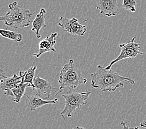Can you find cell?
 <instances>
[{
	"mask_svg": "<svg viewBox=\"0 0 146 129\" xmlns=\"http://www.w3.org/2000/svg\"><path fill=\"white\" fill-rule=\"evenodd\" d=\"M36 68H37V67L35 65H33L32 67H30L29 69H27L26 71V75L24 77V83L31 85L33 90L34 89V76H35Z\"/></svg>",
	"mask_w": 146,
	"mask_h": 129,
	"instance_id": "obj_15",
	"label": "cell"
},
{
	"mask_svg": "<svg viewBox=\"0 0 146 129\" xmlns=\"http://www.w3.org/2000/svg\"><path fill=\"white\" fill-rule=\"evenodd\" d=\"M27 99L26 101V104L27 107H29L31 111L36 110L38 108L41 107L44 105L48 104H56L58 103V99H55L54 100H44L40 98V97L35 96H26Z\"/></svg>",
	"mask_w": 146,
	"mask_h": 129,
	"instance_id": "obj_11",
	"label": "cell"
},
{
	"mask_svg": "<svg viewBox=\"0 0 146 129\" xmlns=\"http://www.w3.org/2000/svg\"><path fill=\"white\" fill-rule=\"evenodd\" d=\"M0 33H1L3 37L6 38V39L15 41L16 42H21L23 39L22 34L15 32V31L0 29Z\"/></svg>",
	"mask_w": 146,
	"mask_h": 129,
	"instance_id": "obj_14",
	"label": "cell"
},
{
	"mask_svg": "<svg viewBox=\"0 0 146 129\" xmlns=\"http://www.w3.org/2000/svg\"><path fill=\"white\" fill-rule=\"evenodd\" d=\"M91 91L73 92L69 91L66 95H62L65 99V107L60 113L61 117L65 120V117H71L76 110L80 109L87 103V100Z\"/></svg>",
	"mask_w": 146,
	"mask_h": 129,
	"instance_id": "obj_4",
	"label": "cell"
},
{
	"mask_svg": "<svg viewBox=\"0 0 146 129\" xmlns=\"http://www.w3.org/2000/svg\"><path fill=\"white\" fill-rule=\"evenodd\" d=\"M141 127H143V128H146V120H143L141 123Z\"/></svg>",
	"mask_w": 146,
	"mask_h": 129,
	"instance_id": "obj_18",
	"label": "cell"
},
{
	"mask_svg": "<svg viewBox=\"0 0 146 129\" xmlns=\"http://www.w3.org/2000/svg\"><path fill=\"white\" fill-rule=\"evenodd\" d=\"M135 6H136V1L135 0H123L122 7L128 11L135 12L136 11Z\"/></svg>",
	"mask_w": 146,
	"mask_h": 129,
	"instance_id": "obj_16",
	"label": "cell"
},
{
	"mask_svg": "<svg viewBox=\"0 0 146 129\" xmlns=\"http://www.w3.org/2000/svg\"><path fill=\"white\" fill-rule=\"evenodd\" d=\"M8 8L9 11L0 17V21H4L8 27L15 30L29 26L33 22H31L33 14L30 13L29 9L21 8L16 1L9 4Z\"/></svg>",
	"mask_w": 146,
	"mask_h": 129,
	"instance_id": "obj_2",
	"label": "cell"
},
{
	"mask_svg": "<svg viewBox=\"0 0 146 129\" xmlns=\"http://www.w3.org/2000/svg\"><path fill=\"white\" fill-rule=\"evenodd\" d=\"M72 129H86V128H83V127H79V126H77V127H76V128H72Z\"/></svg>",
	"mask_w": 146,
	"mask_h": 129,
	"instance_id": "obj_19",
	"label": "cell"
},
{
	"mask_svg": "<svg viewBox=\"0 0 146 129\" xmlns=\"http://www.w3.org/2000/svg\"><path fill=\"white\" fill-rule=\"evenodd\" d=\"M87 79L83 77L82 73L74 60L70 59L68 63L64 65L59 75L58 83L60 86L58 88L59 92H61L66 87L70 89H75L81 85H85Z\"/></svg>",
	"mask_w": 146,
	"mask_h": 129,
	"instance_id": "obj_3",
	"label": "cell"
},
{
	"mask_svg": "<svg viewBox=\"0 0 146 129\" xmlns=\"http://www.w3.org/2000/svg\"><path fill=\"white\" fill-rule=\"evenodd\" d=\"M58 34L54 32L48 35L39 44V52L33 54L36 58H39L42 55L46 52H55L54 45L56 44V39Z\"/></svg>",
	"mask_w": 146,
	"mask_h": 129,
	"instance_id": "obj_10",
	"label": "cell"
},
{
	"mask_svg": "<svg viewBox=\"0 0 146 129\" xmlns=\"http://www.w3.org/2000/svg\"><path fill=\"white\" fill-rule=\"evenodd\" d=\"M34 91L36 95L44 100L48 101L50 97L52 91L54 89L47 80L40 77H36L34 80Z\"/></svg>",
	"mask_w": 146,
	"mask_h": 129,
	"instance_id": "obj_8",
	"label": "cell"
},
{
	"mask_svg": "<svg viewBox=\"0 0 146 129\" xmlns=\"http://www.w3.org/2000/svg\"><path fill=\"white\" fill-rule=\"evenodd\" d=\"M98 71L90 75L92 87L103 92L114 91L117 88H124L123 81L134 85L135 82L131 78L121 76L119 73L112 69H106L103 66H97Z\"/></svg>",
	"mask_w": 146,
	"mask_h": 129,
	"instance_id": "obj_1",
	"label": "cell"
},
{
	"mask_svg": "<svg viewBox=\"0 0 146 129\" xmlns=\"http://www.w3.org/2000/svg\"><path fill=\"white\" fill-rule=\"evenodd\" d=\"M135 39V37H134L126 44H121L119 45V47L121 48V54L116 59L111 62L108 66L105 67L106 69H110L113 65L119 61L126 58H134L136 57L138 55L144 54V52L140 51V44L135 43L134 42Z\"/></svg>",
	"mask_w": 146,
	"mask_h": 129,
	"instance_id": "obj_5",
	"label": "cell"
},
{
	"mask_svg": "<svg viewBox=\"0 0 146 129\" xmlns=\"http://www.w3.org/2000/svg\"><path fill=\"white\" fill-rule=\"evenodd\" d=\"M86 21H87V19L80 23L78 20L75 17L68 19L67 17L62 16L59 18L58 26L61 27L65 32L69 33L72 35L83 36H84L87 30L86 27L82 24V23Z\"/></svg>",
	"mask_w": 146,
	"mask_h": 129,
	"instance_id": "obj_6",
	"label": "cell"
},
{
	"mask_svg": "<svg viewBox=\"0 0 146 129\" xmlns=\"http://www.w3.org/2000/svg\"><path fill=\"white\" fill-rule=\"evenodd\" d=\"M31 87V85L25 83L24 81V77L22 79V82L20 84L11 90V94L9 97H11L13 101L16 103H19L21 101L22 97L24 95H25V91L27 87Z\"/></svg>",
	"mask_w": 146,
	"mask_h": 129,
	"instance_id": "obj_13",
	"label": "cell"
},
{
	"mask_svg": "<svg viewBox=\"0 0 146 129\" xmlns=\"http://www.w3.org/2000/svg\"><path fill=\"white\" fill-rule=\"evenodd\" d=\"M127 122H124V121L121 122V125L123 126V129H141V127H134V128L129 127L127 125Z\"/></svg>",
	"mask_w": 146,
	"mask_h": 129,
	"instance_id": "obj_17",
	"label": "cell"
},
{
	"mask_svg": "<svg viewBox=\"0 0 146 129\" xmlns=\"http://www.w3.org/2000/svg\"><path fill=\"white\" fill-rule=\"evenodd\" d=\"M19 75L14 74L12 77H8L3 69H0V86L5 91L6 96H9L11 90L18 86L22 82V79L26 75V71H20Z\"/></svg>",
	"mask_w": 146,
	"mask_h": 129,
	"instance_id": "obj_7",
	"label": "cell"
},
{
	"mask_svg": "<svg viewBox=\"0 0 146 129\" xmlns=\"http://www.w3.org/2000/svg\"><path fill=\"white\" fill-rule=\"evenodd\" d=\"M46 14V9L42 8L40 12L36 15L35 19L32 22L33 28L31 30L35 32L36 36L37 39H40L41 36L40 34V30H42L46 27V24L45 23V15Z\"/></svg>",
	"mask_w": 146,
	"mask_h": 129,
	"instance_id": "obj_12",
	"label": "cell"
},
{
	"mask_svg": "<svg viewBox=\"0 0 146 129\" xmlns=\"http://www.w3.org/2000/svg\"><path fill=\"white\" fill-rule=\"evenodd\" d=\"M100 14L108 17L116 16L119 11L117 0H96Z\"/></svg>",
	"mask_w": 146,
	"mask_h": 129,
	"instance_id": "obj_9",
	"label": "cell"
}]
</instances>
